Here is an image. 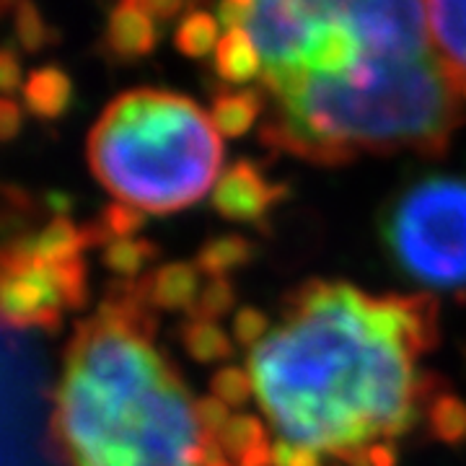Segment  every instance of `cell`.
Instances as JSON below:
<instances>
[{"label": "cell", "instance_id": "1", "mask_svg": "<svg viewBox=\"0 0 466 466\" xmlns=\"http://www.w3.org/2000/svg\"><path fill=\"white\" fill-rule=\"evenodd\" d=\"M438 337L428 296L339 280L296 288L251 334L247 386L278 466H394L431 410L425 358Z\"/></svg>", "mask_w": 466, "mask_h": 466}, {"label": "cell", "instance_id": "2", "mask_svg": "<svg viewBox=\"0 0 466 466\" xmlns=\"http://www.w3.org/2000/svg\"><path fill=\"white\" fill-rule=\"evenodd\" d=\"M228 407L195 400L153 339L143 299H109L67 342L55 435L70 466H228Z\"/></svg>", "mask_w": 466, "mask_h": 466}, {"label": "cell", "instance_id": "3", "mask_svg": "<svg viewBox=\"0 0 466 466\" xmlns=\"http://www.w3.org/2000/svg\"><path fill=\"white\" fill-rule=\"evenodd\" d=\"M272 115L262 137L324 167L358 156H441L466 122V76L435 47L422 57L358 60L339 73H296L267 84Z\"/></svg>", "mask_w": 466, "mask_h": 466}, {"label": "cell", "instance_id": "4", "mask_svg": "<svg viewBox=\"0 0 466 466\" xmlns=\"http://www.w3.org/2000/svg\"><path fill=\"white\" fill-rule=\"evenodd\" d=\"M96 182L127 210L177 213L200 202L223 168V137L189 96L135 88L101 112L86 140Z\"/></svg>", "mask_w": 466, "mask_h": 466}, {"label": "cell", "instance_id": "5", "mask_svg": "<svg viewBox=\"0 0 466 466\" xmlns=\"http://www.w3.org/2000/svg\"><path fill=\"white\" fill-rule=\"evenodd\" d=\"M381 244L391 265L428 290L466 288V179L433 174L383 208Z\"/></svg>", "mask_w": 466, "mask_h": 466}, {"label": "cell", "instance_id": "6", "mask_svg": "<svg viewBox=\"0 0 466 466\" xmlns=\"http://www.w3.org/2000/svg\"><path fill=\"white\" fill-rule=\"evenodd\" d=\"M0 466H70L55 435V394L39 329L3 314Z\"/></svg>", "mask_w": 466, "mask_h": 466}, {"label": "cell", "instance_id": "7", "mask_svg": "<svg viewBox=\"0 0 466 466\" xmlns=\"http://www.w3.org/2000/svg\"><path fill=\"white\" fill-rule=\"evenodd\" d=\"M81 233L55 223L0 254V314L32 329H55L81 300Z\"/></svg>", "mask_w": 466, "mask_h": 466}, {"label": "cell", "instance_id": "8", "mask_svg": "<svg viewBox=\"0 0 466 466\" xmlns=\"http://www.w3.org/2000/svg\"><path fill=\"white\" fill-rule=\"evenodd\" d=\"M358 0H254L247 32L262 57V84L296 73L314 36L352 18Z\"/></svg>", "mask_w": 466, "mask_h": 466}, {"label": "cell", "instance_id": "9", "mask_svg": "<svg viewBox=\"0 0 466 466\" xmlns=\"http://www.w3.org/2000/svg\"><path fill=\"white\" fill-rule=\"evenodd\" d=\"M428 21V0H358L350 26L366 55L422 57L435 50Z\"/></svg>", "mask_w": 466, "mask_h": 466}, {"label": "cell", "instance_id": "10", "mask_svg": "<svg viewBox=\"0 0 466 466\" xmlns=\"http://www.w3.org/2000/svg\"><path fill=\"white\" fill-rule=\"evenodd\" d=\"M161 39L158 21L137 0H119L104 29V52L116 63H135L156 50Z\"/></svg>", "mask_w": 466, "mask_h": 466}, {"label": "cell", "instance_id": "11", "mask_svg": "<svg viewBox=\"0 0 466 466\" xmlns=\"http://www.w3.org/2000/svg\"><path fill=\"white\" fill-rule=\"evenodd\" d=\"M428 18L438 52L466 76V0H428Z\"/></svg>", "mask_w": 466, "mask_h": 466}, {"label": "cell", "instance_id": "12", "mask_svg": "<svg viewBox=\"0 0 466 466\" xmlns=\"http://www.w3.org/2000/svg\"><path fill=\"white\" fill-rule=\"evenodd\" d=\"M269 198L267 182L251 164H236L218 182L216 200L226 216H251Z\"/></svg>", "mask_w": 466, "mask_h": 466}, {"label": "cell", "instance_id": "13", "mask_svg": "<svg viewBox=\"0 0 466 466\" xmlns=\"http://www.w3.org/2000/svg\"><path fill=\"white\" fill-rule=\"evenodd\" d=\"M216 73L228 86H244L262 76V57L247 29L220 36L216 47Z\"/></svg>", "mask_w": 466, "mask_h": 466}, {"label": "cell", "instance_id": "14", "mask_svg": "<svg viewBox=\"0 0 466 466\" xmlns=\"http://www.w3.org/2000/svg\"><path fill=\"white\" fill-rule=\"evenodd\" d=\"M265 101L257 91L251 88H241V91H226L213 101L210 116L216 122L220 135H244L249 133V127L257 122V116L262 115Z\"/></svg>", "mask_w": 466, "mask_h": 466}, {"label": "cell", "instance_id": "15", "mask_svg": "<svg viewBox=\"0 0 466 466\" xmlns=\"http://www.w3.org/2000/svg\"><path fill=\"white\" fill-rule=\"evenodd\" d=\"M218 34H220V24L216 16H210L208 11H192L179 21L177 32H174V45L187 57L202 60L210 52H216L218 42H220Z\"/></svg>", "mask_w": 466, "mask_h": 466}, {"label": "cell", "instance_id": "16", "mask_svg": "<svg viewBox=\"0 0 466 466\" xmlns=\"http://www.w3.org/2000/svg\"><path fill=\"white\" fill-rule=\"evenodd\" d=\"M70 94H73V86L67 81L66 73L57 67L36 70L26 84V99L32 104L34 112H39V115H60L70 104Z\"/></svg>", "mask_w": 466, "mask_h": 466}, {"label": "cell", "instance_id": "17", "mask_svg": "<svg viewBox=\"0 0 466 466\" xmlns=\"http://www.w3.org/2000/svg\"><path fill=\"white\" fill-rule=\"evenodd\" d=\"M137 3H140L158 24H164V21H171V18H177L179 14H184V8H189L195 0H137Z\"/></svg>", "mask_w": 466, "mask_h": 466}, {"label": "cell", "instance_id": "18", "mask_svg": "<svg viewBox=\"0 0 466 466\" xmlns=\"http://www.w3.org/2000/svg\"><path fill=\"white\" fill-rule=\"evenodd\" d=\"M18 84V60L14 52L0 47V86Z\"/></svg>", "mask_w": 466, "mask_h": 466}, {"label": "cell", "instance_id": "19", "mask_svg": "<svg viewBox=\"0 0 466 466\" xmlns=\"http://www.w3.org/2000/svg\"><path fill=\"white\" fill-rule=\"evenodd\" d=\"M26 0H0V14H5V11H11V8H18V5H24Z\"/></svg>", "mask_w": 466, "mask_h": 466}, {"label": "cell", "instance_id": "20", "mask_svg": "<svg viewBox=\"0 0 466 466\" xmlns=\"http://www.w3.org/2000/svg\"><path fill=\"white\" fill-rule=\"evenodd\" d=\"M236 3H244V5H251L254 0H236Z\"/></svg>", "mask_w": 466, "mask_h": 466}]
</instances>
